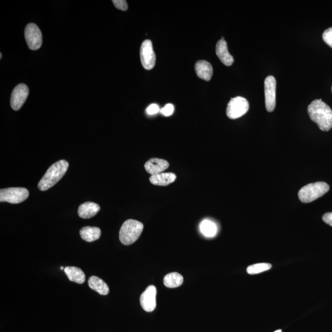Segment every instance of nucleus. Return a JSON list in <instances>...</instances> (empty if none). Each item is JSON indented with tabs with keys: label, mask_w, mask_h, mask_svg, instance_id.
Segmentation results:
<instances>
[{
	"label": "nucleus",
	"mask_w": 332,
	"mask_h": 332,
	"mask_svg": "<svg viewBox=\"0 0 332 332\" xmlns=\"http://www.w3.org/2000/svg\"><path fill=\"white\" fill-rule=\"evenodd\" d=\"M308 112L311 119L323 131H329L332 127V110L321 99L313 101L308 106Z\"/></svg>",
	"instance_id": "1"
},
{
	"label": "nucleus",
	"mask_w": 332,
	"mask_h": 332,
	"mask_svg": "<svg viewBox=\"0 0 332 332\" xmlns=\"http://www.w3.org/2000/svg\"><path fill=\"white\" fill-rule=\"evenodd\" d=\"M69 164L65 160H60L53 164L38 183L41 191H46L54 186L67 171Z\"/></svg>",
	"instance_id": "2"
},
{
	"label": "nucleus",
	"mask_w": 332,
	"mask_h": 332,
	"mask_svg": "<svg viewBox=\"0 0 332 332\" xmlns=\"http://www.w3.org/2000/svg\"><path fill=\"white\" fill-rule=\"evenodd\" d=\"M143 230V225L141 222L135 220H127L119 231V240L124 245H131L139 238Z\"/></svg>",
	"instance_id": "3"
},
{
	"label": "nucleus",
	"mask_w": 332,
	"mask_h": 332,
	"mask_svg": "<svg viewBox=\"0 0 332 332\" xmlns=\"http://www.w3.org/2000/svg\"><path fill=\"white\" fill-rule=\"evenodd\" d=\"M329 188V185L325 182L310 183L300 190L299 198L302 203H312L328 193Z\"/></svg>",
	"instance_id": "4"
},
{
	"label": "nucleus",
	"mask_w": 332,
	"mask_h": 332,
	"mask_svg": "<svg viewBox=\"0 0 332 332\" xmlns=\"http://www.w3.org/2000/svg\"><path fill=\"white\" fill-rule=\"evenodd\" d=\"M28 196V191L25 188H8L0 190V201L10 204L22 203Z\"/></svg>",
	"instance_id": "5"
},
{
	"label": "nucleus",
	"mask_w": 332,
	"mask_h": 332,
	"mask_svg": "<svg viewBox=\"0 0 332 332\" xmlns=\"http://www.w3.org/2000/svg\"><path fill=\"white\" fill-rule=\"evenodd\" d=\"M249 109V103L245 98L242 97L232 98L227 106V115L230 119H237L245 115Z\"/></svg>",
	"instance_id": "6"
},
{
	"label": "nucleus",
	"mask_w": 332,
	"mask_h": 332,
	"mask_svg": "<svg viewBox=\"0 0 332 332\" xmlns=\"http://www.w3.org/2000/svg\"><path fill=\"white\" fill-rule=\"evenodd\" d=\"M140 60L143 68L146 70H151L155 65L156 55L153 48L152 42L146 39L142 42L140 50Z\"/></svg>",
	"instance_id": "7"
},
{
	"label": "nucleus",
	"mask_w": 332,
	"mask_h": 332,
	"mask_svg": "<svg viewBox=\"0 0 332 332\" xmlns=\"http://www.w3.org/2000/svg\"><path fill=\"white\" fill-rule=\"evenodd\" d=\"M25 38L29 49L37 50L42 43V33L38 26L34 23H29L25 29Z\"/></svg>",
	"instance_id": "8"
},
{
	"label": "nucleus",
	"mask_w": 332,
	"mask_h": 332,
	"mask_svg": "<svg viewBox=\"0 0 332 332\" xmlns=\"http://www.w3.org/2000/svg\"><path fill=\"white\" fill-rule=\"evenodd\" d=\"M276 80L274 76H268L265 80V106L268 112H272L276 107Z\"/></svg>",
	"instance_id": "9"
},
{
	"label": "nucleus",
	"mask_w": 332,
	"mask_h": 332,
	"mask_svg": "<svg viewBox=\"0 0 332 332\" xmlns=\"http://www.w3.org/2000/svg\"><path fill=\"white\" fill-rule=\"evenodd\" d=\"M28 94V87L24 84H18L15 87L10 97V106L13 110H20L27 99Z\"/></svg>",
	"instance_id": "10"
},
{
	"label": "nucleus",
	"mask_w": 332,
	"mask_h": 332,
	"mask_svg": "<svg viewBox=\"0 0 332 332\" xmlns=\"http://www.w3.org/2000/svg\"><path fill=\"white\" fill-rule=\"evenodd\" d=\"M156 288L155 286H148L140 296V302L143 309L147 312H151L156 307Z\"/></svg>",
	"instance_id": "11"
},
{
	"label": "nucleus",
	"mask_w": 332,
	"mask_h": 332,
	"mask_svg": "<svg viewBox=\"0 0 332 332\" xmlns=\"http://www.w3.org/2000/svg\"><path fill=\"white\" fill-rule=\"evenodd\" d=\"M169 167V163L164 159L152 158L145 164L146 171L151 175L163 173Z\"/></svg>",
	"instance_id": "12"
},
{
	"label": "nucleus",
	"mask_w": 332,
	"mask_h": 332,
	"mask_svg": "<svg viewBox=\"0 0 332 332\" xmlns=\"http://www.w3.org/2000/svg\"><path fill=\"white\" fill-rule=\"evenodd\" d=\"M216 54L224 65L231 66L234 62V58L228 51L227 43L225 39H220L216 45Z\"/></svg>",
	"instance_id": "13"
},
{
	"label": "nucleus",
	"mask_w": 332,
	"mask_h": 332,
	"mask_svg": "<svg viewBox=\"0 0 332 332\" xmlns=\"http://www.w3.org/2000/svg\"><path fill=\"white\" fill-rule=\"evenodd\" d=\"M195 71L199 78L209 81L213 75V68L208 61L199 60L195 64Z\"/></svg>",
	"instance_id": "14"
},
{
	"label": "nucleus",
	"mask_w": 332,
	"mask_h": 332,
	"mask_svg": "<svg viewBox=\"0 0 332 332\" xmlns=\"http://www.w3.org/2000/svg\"><path fill=\"white\" fill-rule=\"evenodd\" d=\"M100 209L99 204L92 202H86L79 206L78 214L82 219H87L94 217Z\"/></svg>",
	"instance_id": "15"
},
{
	"label": "nucleus",
	"mask_w": 332,
	"mask_h": 332,
	"mask_svg": "<svg viewBox=\"0 0 332 332\" xmlns=\"http://www.w3.org/2000/svg\"><path fill=\"white\" fill-rule=\"evenodd\" d=\"M176 179V175L172 173V172H168V173H161L151 175L150 178V181L154 185L166 187V186L174 182Z\"/></svg>",
	"instance_id": "16"
},
{
	"label": "nucleus",
	"mask_w": 332,
	"mask_h": 332,
	"mask_svg": "<svg viewBox=\"0 0 332 332\" xmlns=\"http://www.w3.org/2000/svg\"><path fill=\"white\" fill-rule=\"evenodd\" d=\"M88 285L92 290L96 291L102 296H107L110 291L107 284L102 279L98 278L97 276H92L89 278Z\"/></svg>",
	"instance_id": "17"
},
{
	"label": "nucleus",
	"mask_w": 332,
	"mask_h": 332,
	"mask_svg": "<svg viewBox=\"0 0 332 332\" xmlns=\"http://www.w3.org/2000/svg\"><path fill=\"white\" fill-rule=\"evenodd\" d=\"M65 273L69 280L79 284H83L86 280L84 273L80 268L75 267H66L65 268Z\"/></svg>",
	"instance_id": "18"
},
{
	"label": "nucleus",
	"mask_w": 332,
	"mask_h": 332,
	"mask_svg": "<svg viewBox=\"0 0 332 332\" xmlns=\"http://www.w3.org/2000/svg\"><path fill=\"white\" fill-rule=\"evenodd\" d=\"M79 233L83 240L93 242L99 240L101 236V230L97 227H85L82 228Z\"/></svg>",
	"instance_id": "19"
},
{
	"label": "nucleus",
	"mask_w": 332,
	"mask_h": 332,
	"mask_svg": "<svg viewBox=\"0 0 332 332\" xmlns=\"http://www.w3.org/2000/svg\"><path fill=\"white\" fill-rule=\"evenodd\" d=\"M183 283V276L178 273H171L167 274L164 278V284L167 288H178Z\"/></svg>",
	"instance_id": "20"
},
{
	"label": "nucleus",
	"mask_w": 332,
	"mask_h": 332,
	"mask_svg": "<svg viewBox=\"0 0 332 332\" xmlns=\"http://www.w3.org/2000/svg\"><path fill=\"white\" fill-rule=\"evenodd\" d=\"M200 231L206 237L212 238L216 235L217 228L214 222L208 220H204L200 225Z\"/></svg>",
	"instance_id": "21"
},
{
	"label": "nucleus",
	"mask_w": 332,
	"mask_h": 332,
	"mask_svg": "<svg viewBox=\"0 0 332 332\" xmlns=\"http://www.w3.org/2000/svg\"><path fill=\"white\" fill-rule=\"evenodd\" d=\"M272 267V265L270 264H266V263L254 264L249 266V267L247 268V272H248L249 275L259 274V273L267 272V271L271 269Z\"/></svg>",
	"instance_id": "22"
},
{
	"label": "nucleus",
	"mask_w": 332,
	"mask_h": 332,
	"mask_svg": "<svg viewBox=\"0 0 332 332\" xmlns=\"http://www.w3.org/2000/svg\"><path fill=\"white\" fill-rule=\"evenodd\" d=\"M324 42L332 48V27L327 29L323 34Z\"/></svg>",
	"instance_id": "23"
},
{
	"label": "nucleus",
	"mask_w": 332,
	"mask_h": 332,
	"mask_svg": "<svg viewBox=\"0 0 332 332\" xmlns=\"http://www.w3.org/2000/svg\"><path fill=\"white\" fill-rule=\"evenodd\" d=\"M174 107L173 105L167 104L165 107L161 109L160 112L162 115L166 116H169L172 115V113H174Z\"/></svg>",
	"instance_id": "24"
},
{
	"label": "nucleus",
	"mask_w": 332,
	"mask_h": 332,
	"mask_svg": "<svg viewBox=\"0 0 332 332\" xmlns=\"http://www.w3.org/2000/svg\"><path fill=\"white\" fill-rule=\"evenodd\" d=\"M112 2L117 9L126 10L128 7L126 1H124V0H113Z\"/></svg>",
	"instance_id": "25"
},
{
	"label": "nucleus",
	"mask_w": 332,
	"mask_h": 332,
	"mask_svg": "<svg viewBox=\"0 0 332 332\" xmlns=\"http://www.w3.org/2000/svg\"><path fill=\"white\" fill-rule=\"evenodd\" d=\"M147 113L148 115H153L155 114L158 113L159 111H160V109L158 107V105L156 104H151L147 108Z\"/></svg>",
	"instance_id": "26"
},
{
	"label": "nucleus",
	"mask_w": 332,
	"mask_h": 332,
	"mask_svg": "<svg viewBox=\"0 0 332 332\" xmlns=\"http://www.w3.org/2000/svg\"><path fill=\"white\" fill-rule=\"evenodd\" d=\"M323 221L327 224L331 225L332 227V212H328L324 215L323 217Z\"/></svg>",
	"instance_id": "27"
},
{
	"label": "nucleus",
	"mask_w": 332,
	"mask_h": 332,
	"mask_svg": "<svg viewBox=\"0 0 332 332\" xmlns=\"http://www.w3.org/2000/svg\"><path fill=\"white\" fill-rule=\"evenodd\" d=\"M64 269H65V268H64V267H60V270H64Z\"/></svg>",
	"instance_id": "28"
},
{
	"label": "nucleus",
	"mask_w": 332,
	"mask_h": 332,
	"mask_svg": "<svg viewBox=\"0 0 332 332\" xmlns=\"http://www.w3.org/2000/svg\"><path fill=\"white\" fill-rule=\"evenodd\" d=\"M282 332V331H281V330H278V331H275V332Z\"/></svg>",
	"instance_id": "29"
},
{
	"label": "nucleus",
	"mask_w": 332,
	"mask_h": 332,
	"mask_svg": "<svg viewBox=\"0 0 332 332\" xmlns=\"http://www.w3.org/2000/svg\"><path fill=\"white\" fill-rule=\"evenodd\" d=\"M2 58V54H1H1H0V58Z\"/></svg>",
	"instance_id": "30"
},
{
	"label": "nucleus",
	"mask_w": 332,
	"mask_h": 332,
	"mask_svg": "<svg viewBox=\"0 0 332 332\" xmlns=\"http://www.w3.org/2000/svg\"></svg>",
	"instance_id": "31"
}]
</instances>
